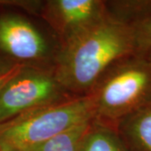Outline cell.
<instances>
[{"mask_svg": "<svg viewBox=\"0 0 151 151\" xmlns=\"http://www.w3.org/2000/svg\"><path fill=\"white\" fill-rule=\"evenodd\" d=\"M135 52L132 27L109 14L58 45L53 70L73 96H86L108 68Z\"/></svg>", "mask_w": 151, "mask_h": 151, "instance_id": "obj_1", "label": "cell"}, {"mask_svg": "<svg viewBox=\"0 0 151 151\" xmlns=\"http://www.w3.org/2000/svg\"><path fill=\"white\" fill-rule=\"evenodd\" d=\"M93 121L115 128L121 119L151 102V59L134 52L106 70L88 94Z\"/></svg>", "mask_w": 151, "mask_h": 151, "instance_id": "obj_2", "label": "cell"}, {"mask_svg": "<svg viewBox=\"0 0 151 151\" xmlns=\"http://www.w3.org/2000/svg\"><path fill=\"white\" fill-rule=\"evenodd\" d=\"M95 117L92 97L76 96L0 124V151H24Z\"/></svg>", "mask_w": 151, "mask_h": 151, "instance_id": "obj_3", "label": "cell"}, {"mask_svg": "<svg viewBox=\"0 0 151 151\" xmlns=\"http://www.w3.org/2000/svg\"><path fill=\"white\" fill-rule=\"evenodd\" d=\"M73 97L60 84L53 68L23 66L0 92V124Z\"/></svg>", "mask_w": 151, "mask_h": 151, "instance_id": "obj_4", "label": "cell"}, {"mask_svg": "<svg viewBox=\"0 0 151 151\" xmlns=\"http://www.w3.org/2000/svg\"><path fill=\"white\" fill-rule=\"evenodd\" d=\"M56 51L28 19L16 14L0 15V53L14 65L53 68Z\"/></svg>", "mask_w": 151, "mask_h": 151, "instance_id": "obj_5", "label": "cell"}, {"mask_svg": "<svg viewBox=\"0 0 151 151\" xmlns=\"http://www.w3.org/2000/svg\"><path fill=\"white\" fill-rule=\"evenodd\" d=\"M39 15L55 33L59 45L103 20L108 13L102 0H48L43 1Z\"/></svg>", "mask_w": 151, "mask_h": 151, "instance_id": "obj_6", "label": "cell"}, {"mask_svg": "<svg viewBox=\"0 0 151 151\" xmlns=\"http://www.w3.org/2000/svg\"><path fill=\"white\" fill-rule=\"evenodd\" d=\"M114 129L127 151H151V102L121 119Z\"/></svg>", "mask_w": 151, "mask_h": 151, "instance_id": "obj_7", "label": "cell"}, {"mask_svg": "<svg viewBox=\"0 0 151 151\" xmlns=\"http://www.w3.org/2000/svg\"><path fill=\"white\" fill-rule=\"evenodd\" d=\"M80 151H127L115 129L92 120Z\"/></svg>", "mask_w": 151, "mask_h": 151, "instance_id": "obj_8", "label": "cell"}, {"mask_svg": "<svg viewBox=\"0 0 151 151\" xmlns=\"http://www.w3.org/2000/svg\"><path fill=\"white\" fill-rule=\"evenodd\" d=\"M91 122L73 127L24 151H80L81 141Z\"/></svg>", "mask_w": 151, "mask_h": 151, "instance_id": "obj_9", "label": "cell"}, {"mask_svg": "<svg viewBox=\"0 0 151 151\" xmlns=\"http://www.w3.org/2000/svg\"><path fill=\"white\" fill-rule=\"evenodd\" d=\"M130 26L134 36L135 52L151 59V13Z\"/></svg>", "mask_w": 151, "mask_h": 151, "instance_id": "obj_10", "label": "cell"}, {"mask_svg": "<svg viewBox=\"0 0 151 151\" xmlns=\"http://www.w3.org/2000/svg\"><path fill=\"white\" fill-rule=\"evenodd\" d=\"M22 67L23 65H9L5 70H3V72L0 74V92L3 89V87L5 86L6 83L9 81L13 76L16 75Z\"/></svg>", "mask_w": 151, "mask_h": 151, "instance_id": "obj_11", "label": "cell"}, {"mask_svg": "<svg viewBox=\"0 0 151 151\" xmlns=\"http://www.w3.org/2000/svg\"><path fill=\"white\" fill-rule=\"evenodd\" d=\"M3 70H1V69H0V74H1L2 72H3Z\"/></svg>", "mask_w": 151, "mask_h": 151, "instance_id": "obj_12", "label": "cell"}]
</instances>
